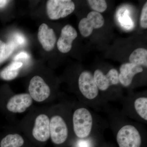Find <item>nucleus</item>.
Returning <instances> with one entry per match:
<instances>
[{"instance_id": "obj_21", "label": "nucleus", "mask_w": 147, "mask_h": 147, "mask_svg": "<svg viewBox=\"0 0 147 147\" xmlns=\"http://www.w3.org/2000/svg\"><path fill=\"white\" fill-rule=\"evenodd\" d=\"M140 25L142 28H147V2L145 3L142 8L141 17H140Z\"/></svg>"}, {"instance_id": "obj_23", "label": "nucleus", "mask_w": 147, "mask_h": 147, "mask_svg": "<svg viewBox=\"0 0 147 147\" xmlns=\"http://www.w3.org/2000/svg\"><path fill=\"white\" fill-rule=\"evenodd\" d=\"M89 143L86 141L81 140L78 142L77 147H90Z\"/></svg>"}, {"instance_id": "obj_16", "label": "nucleus", "mask_w": 147, "mask_h": 147, "mask_svg": "<svg viewBox=\"0 0 147 147\" xmlns=\"http://www.w3.org/2000/svg\"><path fill=\"white\" fill-rule=\"evenodd\" d=\"M15 45L13 42L5 43L0 40V63L6 60L13 53Z\"/></svg>"}, {"instance_id": "obj_17", "label": "nucleus", "mask_w": 147, "mask_h": 147, "mask_svg": "<svg viewBox=\"0 0 147 147\" xmlns=\"http://www.w3.org/2000/svg\"><path fill=\"white\" fill-rule=\"evenodd\" d=\"M79 29L81 34L87 37L91 34L94 28L91 21L87 18H84L79 22Z\"/></svg>"}, {"instance_id": "obj_20", "label": "nucleus", "mask_w": 147, "mask_h": 147, "mask_svg": "<svg viewBox=\"0 0 147 147\" xmlns=\"http://www.w3.org/2000/svg\"><path fill=\"white\" fill-rule=\"evenodd\" d=\"M19 73V69L11 70L6 67L0 72V76L5 81H10L14 79L18 76Z\"/></svg>"}, {"instance_id": "obj_18", "label": "nucleus", "mask_w": 147, "mask_h": 147, "mask_svg": "<svg viewBox=\"0 0 147 147\" xmlns=\"http://www.w3.org/2000/svg\"><path fill=\"white\" fill-rule=\"evenodd\" d=\"M87 1L91 8L96 12L102 13L107 9V3L104 0H88Z\"/></svg>"}, {"instance_id": "obj_4", "label": "nucleus", "mask_w": 147, "mask_h": 147, "mask_svg": "<svg viewBox=\"0 0 147 147\" xmlns=\"http://www.w3.org/2000/svg\"><path fill=\"white\" fill-rule=\"evenodd\" d=\"M78 84L80 92L87 99L92 100L97 97L99 90L93 75L90 71H84L80 74Z\"/></svg>"}, {"instance_id": "obj_22", "label": "nucleus", "mask_w": 147, "mask_h": 147, "mask_svg": "<svg viewBox=\"0 0 147 147\" xmlns=\"http://www.w3.org/2000/svg\"><path fill=\"white\" fill-rule=\"evenodd\" d=\"M23 65V63L21 62L15 61L10 64L7 67L11 70H16L21 68Z\"/></svg>"}, {"instance_id": "obj_1", "label": "nucleus", "mask_w": 147, "mask_h": 147, "mask_svg": "<svg viewBox=\"0 0 147 147\" xmlns=\"http://www.w3.org/2000/svg\"><path fill=\"white\" fill-rule=\"evenodd\" d=\"M74 131L77 137L86 138L90 134L93 126L91 113L86 108H79L73 116Z\"/></svg>"}, {"instance_id": "obj_9", "label": "nucleus", "mask_w": 147, "mask_h": 147, "mask_svg": "<svg viewBox=\"0 0 147 147\" xmlns=\"http://www.w3.org/2000/svg\"><path fill=\"white\" fill-rule=\"evenodd\" d=\"M50 121L49 117L44 114L39 115L36 119L32 135L37 141L45 142L50 138Z\"/></svg>"}, {"instance_id": "obj_25", "label": "nucleus", "mask_w": 147, "mask_h": 147, "mask_svg": "<svg viewBox=\"0 0 147 147\" xmlns=\"http://www.w3.org/2000/svg\"><path fill=\"white\" fill-rule=\"evenodd\" d=\"M9 1L7 0H0V8L4 7Z\"/></svg>"}, {"instance_id": "obj_13", "label": "nucleus", "mask_w": 147, "mask_h": 147, "mask_svg": "<svg viewBox=\"0 0 147 147\" xmlns=\"http://www.w3.org/2000/svg\"><path fill=\"white\" fill-rule=\"evenodd\" d=\"M130 63L135 65L147 66V50L143 48H139L134 50L129 56Z\"/></svg>"}, {"instance_id": "obj_15", "label": "nucleus", "mask_w": 147, "mask_h": 147, "mask_svg": "<svg viewBox=\"0 0 147 147\" xmlns=\"http://www.w3.org/2000/svg\"><path fill=\"white\" fill-rule=\"evenodd\" d=\"M134 108L138 115L145 120H147V98H138L134 102Z\"/></svg>"}, {"instance_id": "obj_7", "label": "nucleus", "mask_w": 147, "mask_h": 147, "mask_svg": "<svg viewBox=\"0 0 147 147\" xmlns=\"http://www.w3.org/2000/svg\"><path fill=\"white\" fill-rule=\"evenodd\" d=\"M119 74L118 71L115 69H110L105 75L101 70L96 69L93 76L98 89L105 91L110 86L119 84Z\"/></svg>"}, {"instance_id": "obj_14", "label": "nucleus", "mask_w": 147, "mask_h": 147, "mask_svg": "<svg viewBox=\"0 0 147 147\" xmlns=\"http://www.w3.org/2000/svg\"><path fill=\"white\" fill-rule=\"evenodd\" d=\"M23 137L19 134H9L7 135L0 142V147H21L24 145Z\"/></svg>"}, {"instance_id": "obj_3", "label": "nucleus", "mask_w": 147, "mask_h": 147, "mask_svg": "<svg viewBox=\"0 0 147 147\" xmlns=\"http://www.w3.org/2000/svg\"><path fill=\"white\" fill-rule=\"evenodd\" d=\"M117 141L119 147H140L142 142L139 131L130 125H124L119 130Z\"/></svg>"}, {"instance_id": "obj_11", "label": "nucleus", "mask_w": 147, "mask_h": 147, "mask_svg": "<svg viewBox=\"0 0 147 147\" xmlns=\"http://www.w3.org/2000/svg\"><path fill=\"white\" fill-rule=\"evenodd\" d=\"M32 98L27 93L16 95L11 98L7 104V108L13 113H22L32 103Z\"/></svg>"}, {"instance_id": "obj_6", "label": "nucleus", "mask_w": 147, "mask_h": 147, "mask_svg": "<svg viewBox=\"0 0 147 147\" xmlns=\"http://www.w3.org/2000/svg\"><path fill=\"white\" fill-rule=\"evenodd\" d=\"M28 90L32 98L37 102L46 100L50 94V87L42 77L38 76H35L32 78Z\"/></svg>"}, {"instance_id": "obj_26", "label": "nucleus", "mask_w": 147, "mask_h": 147, "mask_svg": "<svg viewBox=\"0 0 147 147\" xmlns=\"http://www.w3.org/2000/svg\"><path fill=\"white\" fill-rule=\"evenodd\" d=\"M18 42L19 44H23L24 43V41H25L24 38L22 37H18Z\"/></svg>"}, {"instance_id": "obj_2", "label": "nucleus", "mask_w": 147, "mask_h": 147, "mask_svg": "<svg viewBox=\"0 0 147 147\" xmlns=\"http://www.w3.org/2000/svg\"><path fill=\"white\" fill-rule=\"evenodd\" d=\"M75 4L71 0H49L46 3V12L52 20L68 16L74 11Z\"/></svg>"}, {"instance_id": "obj_12", "label": "nucleus", "mask_w": 147, "mask_h": 147, "mask_svg": "<svg viewBox=\"0 0 147 147\" xmlns=\"http://www.w3.org/2000/svg\"><path fill=\"white\" fill-rule=\"evenodd\" d=\"M119 70V82L124 86L127 87L131 84L134 76L142 72L143 69L142 66L129 63L122 65Z\"/></svg>"}, {"instance_id": "obj_19", "label": "nucleus", "mask_w": 147, "mask_h": 147, "mask_svg": "<svg viewBox=\"0 0 147 147\" xmlns=\"http://www.w3.org/2000/svg\"><path fill=\"white\" fill-rule=\"evenodd\" d=\"M94 24L95 29H98L101 28L104 24V19L103 16L98 12L92 11L90 12L87 16Z\"/></svg>"}, {"instance_id": "obj_10", "label": "nucleus", "mask_w": 147, "mask_h": 147, "mask_svg": "<svg viewBox=\"0 0 147 147\" xmlns=\"http://www.w3.org/2000/svg\"><path fill=\"white\" fill-rule=\"evenodd\" d=\"M38 39L42 48L47 52L52 51L57 42V37L53 29L49 28L47 24L43 23L39 27Z\"/></svg>"}, {"instance_id": "obj_5", "label": "nucleus", "mask_w": 147, "mask_h": 147, "mask_svg": "<svg viewBox=\"0 0 147 147\" xmlns=\"http://www.w3.org/2000/svg\"><path fill=\"white\" fill-rule=\"evenodd\" d=\"M50 136L53 143L61 144L68 136V129L63 119L59 115L54 116L50 121Z\"/></svg>"}, {"instance_id": "obj_8", "label": "nucleus", "mask_w": 147, "mask_h": 147, "mask_svg": "<svg viewBox=\"0 0 147 147\" xmlns=\"http://www.w3.org/2000/svg\"><path fill=\"white\" fill-rule=\"evenodd\" d=\"M76 30L70 25H67L62 29L60 36L57 42L59 51L62 53H68L72 48L74 40L77 38Z\"/></svg>"}, {"instance_id": "obj_24", "label": "nucleus", "mask_w": 147, "mask_h": 147, "mask_svg": "<svg viewBox=\"0 0 147 147\" xmlns=\"http://www.w3.org/2000/svg\"><path fill=\"white\" fill-rule=\"evenodd\" d=\"M29 56L26 53H21L18 55H16L14 58V60L19 59L22 58H27Z\"/></svg>"}]
</instances>
